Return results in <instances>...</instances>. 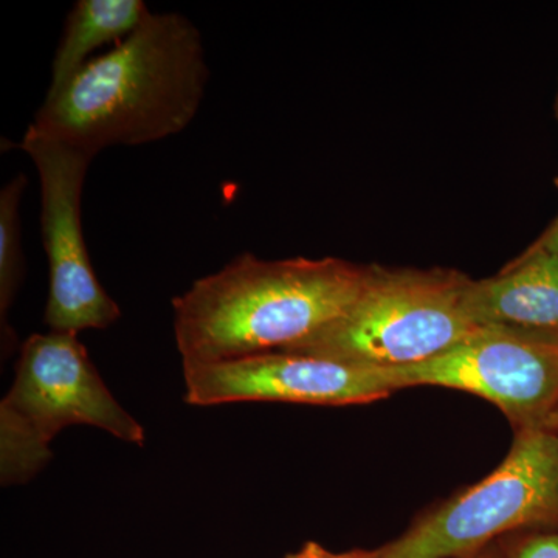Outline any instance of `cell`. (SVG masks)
I'll list each match as a JSON object with an SVG mask.
<instances>
[{
	"label": "cell",
	"instance_id": "277c9868",
	"mask_svg": "<svg viewBox=\"0 0 558 558\" xmlns=\"http://www.w3.org/2000/svg\"><path fill=\"white\" fill-rule=\"evenodd\" d=\"M70 425L145 446V428L113 398L78 333H33L21 344L16 376L0 403L2 484L25 483L46 468L51 440Z\"/></svg>",
	"mask_w": 558,
	"mask_h": 558
},
{
	"label": "cell",
	"instance_id": "5bb4252c",
	"mask_svg": "<svg viewBox=\"0 0 558 558\" xmlns=\"http://www.w3.org/2000/svg\"><path fill=\"white\" fill-rule=\"evenodd\" d=\"M535 244L558 256V218L554 220L553 226L543 233V236Z\"/></svg>",
	"mask_w": 558,
	"mask_h": 558
},
{
	"label": "cell",
	"instance_id": "e0dca14e",
	"mask_svg": "<svg viewBox=\"0 0 558 558\" xmlns=\"http://www.w3.org/2000/svg\"><path fill=\"white\" fill-rule=\"evenodd\" d=\"M557 117H558V97H557Z\"/></svg>",
	"mask_w": 558,
	"mask_h": 558
},
{
	"label": "cell",
	"instance_id": "5b68a950",
	"mask_svg": "<svg viewBox=\"0 0 558 558\" xmlns=\"http://www.w3.org/2000/svg\"><path fill=\"white\" fill-rule=\"evenodd\" d=\"M558 529V433L515 432L490 475L414 521L380 558H464L523 532Z\"/></svg>",
	"mask_w": 558,
	"mask_h": 558
},
{
	"label": "cell",
	"instance_id": "3957f363",
	"mask_svg": "<svg viewBox=\"0 0 558 558\" xmlns=\"http://www.w3.org/2000/svg\"><path fill=\"white\" fill-rule=\"evenodd\" d=\"M470 281L440 267L366 266L348 310L284 351L376 369L427 362L478 328L465 307Z\"/></svg>",
	"mask_w": 558,
	"mask_h": 558
},
{
	"label": "cell",
	"instance_id": "8992f818",
	"mask_svg": "<svg viewBox=\"0 0 558 558\" xmlns=\"http://www.w3.org/2000/svg\"><path fill=\"white\" fill-rule=\"evenodd\" d=\"M399 389H459L494 403L515 432L545 428L558 410V332L478 326L427 362L391 369Z\"/></svg>",
	"mask_w": 558,
	"mask_h": 558
},
{
	"label": "cell",
	"instance_id": "8fae6325",
	"mask_svg": "<svg viewBox=\"0 0 558 558\" xmlns=\"http://www.w3.org/2000/svg\"><path fill=\"white\" fill-rule=\"evenodd\" d=\"M27 183V175L17 174L0 191V328L7 355L16 347V333L9 317L25 274L21 202Z\"/></svg>",
	"mask_w": 558,
	"mask_h": 558
},
{
	"label": "cell",
	"instance_id": "ba28073f",
	"mask_svg": "<svg viewBox=\"0 0 558 558\" xmlns=\"http://www.w3.org/2000/svg\"><path fill=\"white\" fill-rule=\"evenodd\" d=\"M183 379L185 402L194 407L234 402L360 405L399 391L391 369L286 351L209 365H183Z\"/></svg>",
	"mask_w": 558,
	"mask_h": 558
},
{
	"label": "cell",
	"instance_id": "4fadbf2b",
	"mask_svg": "<svg viewBox=\"0 0 558 558\" xmlns=\"http://www.w3.org/2000/svg\"><path fill=\"white\" fill-rule=\"evenodd\" d=\"M284 558H380L379 549H354L348 553H332L323 548L317 542H307L296 553L289 554Z\"/></svg>",
	"mask_w": 558,
	"mask_h": 558
},
{
	"label": "cell",
	"instance_id": "7a4b0ae2",
	"mask_svg": "<svg viewBox=\"0 0 558 558\" xmlns=\"http://www.w3.org/2000/svg\"><path fill=\"white\" fill-rule=\"evenodd\" d=\"M366 266L340 258L259 259L242 253L172 300L182 365L284 351L339 318Z\"/></svg>",
	"mask_w": 558,
	"mask_h": 558
},
{
	"label": "cell",
	"instance_id": "7c38bea8",
	"mask_svg": "<svg viewBox=\"0 0 558 558\" xmlns=\"http://www.w3.org/2000/svg\"><path fill=\"white\" fill-rule=\"evenodd\" d=\"M499 549L501 558H558V529L510 535Z\"/></svg>",
	"mask_w": 558,
	"mask_h": 558
},
{
	"label": "cell",
	"instance_id": "ac0fdd59",
	"mask_svg": "<svg viewBox=\"0 0 558 558\" xmlns=\"http://www.w3.org/2000/svg\"><path fill=\"white\" fill-rule=\"evenodd\" d=\"M556 185L558 186V178L556 179Z\"/></svg>",
	"mask_w": 558,
	"mask_h": 558
},
{
	"label": "cell",
	"instance_id": "9c48e42d",
	"mask_svg": "<svg viewBox=\"0 0 558 558\" xmlns=\"http://www.w3.org/2000/svg\"><path fill=\"white\" fill-rule=\"evenodd\" d=\"M465 307L476 326L509 325L558 332V256L532 244L495 277L472 279Z\"/></svg>",
	"mask_w": 558,
	"mask_h": 558
},
{
	"label": "cell",
	"instance_id": "30bf717a",
	"mask_svg": "<svg viewBox=\"0 0 558 558\" xmlns=\"http://www.w3.org/2000/svg\"><path fill=\"white\" fill-rule=\"evenodd\" d=\"M149 13L143 0H78L68 14L54 50L49 92L64 86L90 61L95 50L123 43Z\"/></svg>",
	"mask_w": 558,
	"mask_h": 558
},
{
	"label": "cell",
	"instance_id": "52a82bcc",
	"mask_svg": "<svg viewBox=\"0 0 558 558\" xmlns=\"http://www.w3.org/2000/svg\"><path fill=\"white\" fill-rule=\"evenodd\" d=\"M16 146L39 175L40 233L50 274L44 323L54 332L108 329L121 311L95 275L81 218L83 186L95 157L31 131Z\"/></svg>",
	"mask_w": 558,
	"mask_h": 558
},
{
	"label": "cell",
	"instance_id": "2e32d148",
	"mask_svg": "<svg viewBox=\"0 0 558 558\" xmlns=\"http://www.w3.org/2000/svg\"><path fill=\"white\" fill-rule=\"evenodd\" d=\"M545 428L554 429V432L558 433V410L553 414V417L549 418Z\"/></svg>",
	"mask_w": 558,
	"mask_h": 558
},
{
	"label": "cell",
	"instance_id": "9a60e30c",
	"mask_svg": "<svg viewBox=\"0 0 558 558\" xmlns=\"http://www.w3.org/2000/svg\"><path fill=\"white\" fill-rule=\"evenodd\" d=\"M464 558H501V549H499V542L494 545L487 546V548L478 550V553L470 554Z\"/></svg>",
	"mask_w": 558,
	"mask_h": 558
},
{
	"label": "cell",
	"instance_id": "6da1fadb",
	"mask_svg": "<svg viewBox=\"0 0 558 558\" xmlns=\"http://www.w3.org/2000/svg\"><path fill=\"white\" fill-rule=\"evenodd\" d=\"M209 81L199 28L150 13L123 43L47 92L27 131L97 157L178 135L196 119Z\"/></svg>",
	"mask_w": 558,
	"mask_h": 558
}]
</instances>
